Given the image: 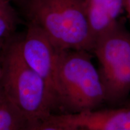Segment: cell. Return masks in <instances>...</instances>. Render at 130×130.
<instances>
[{
	"label": "cell",
	"mask_w": 130,
	"mask_h": 130,
	"mask_svg": "<svg viewBox=\"0 0 130 130\" xmlns=\"http://www.w3.org/2000/svg\"><path fill=\"white\" fill-rule=\"evenodd\" d=\"M21 37L6 40L1 57V83L6 100L26 122L46 118L57 108L45 81L25 62L21 51Z\"/></svg>",
	"instance_id": "1"
},
{
	"label": "cell",
	"mask_w": 130,
	"mask_h": 130,
	"mask_svg": "<svg viewBox=\"0 0 130 130\" xmlns=\"http://www.w3.org/2000/svg\"><path fill=\"white\" fill-rule=\"evenodd\" d=\"M57 108L63 113L97 109L105 102L101 76L88 51L59 50L56 76Z\"/></svg>",
	"instance_id": "2"
},
{
	"label": "cell",
	"mask_w": 130,
	"mask_h": 130,
	"mask_svg": "<svg viewBox=\"0 0 130 130\" xmlns=\"http://www.w3.org/2000/svg\"><path fill=\"white\" fill-rule=\"evenodd\" d=\"M24 10L28 22L40 27L58 50H93L84 0H27Z\"/></svg>",
	"instance_id": "3"
},
{
	"label": "cell",
	"mask_w": 130,
	"mask_h": 130,
	"mask_svg": "<svg viewBox=\"0 0 130 130\" xmlns=\"http://www.w3.org/2000/svg\"><path fill=\"white\" fill-rule=\"evenodd\" d=\"M92 52L100 64L105 102L121 101L130 92V32L118 21L96 39Z\"/></svg>",
	"instance_id": "4"
},
{
	"label": "cell",
	"mask_w": 130,
	"mask_h": 130,
	"mask_svg": "<svg viewBox=\"0 0 130 130\" xmlns=\"http://www.w3.org/2000/svg\"><path fill=\"white\" fill-rule=\"evenodd\" d=\"M20 45L24 60L45 81L56 103V76L59 50L40 27L31 22L21 37Z\"/></svg>",
	"instance_id": "5"
},
{
	"label": "cell",
	"mask_w": 130,
	"mask_h": 130,
	"mask_svg": "<svg viewBox=\"0 0 130 130\" xmlns=\"http://www.w3.org/2000/svg\"><path fill=\"white\" fill-rule=\"evenodd\" d=\"M54 115L62 122L86 130H130V108Z\"/></svg>",
	"instance_id": "6"
},
{
	"label": "cell",
	"mask_w": 130,
	"mask_h": 130,
	"mask_svg": "<svg viewBox=\"0 0 130 130\" xmlns=\"http://www.w3.org/2000/svg\"><path fill=\"white\" fill-rule=\"evenodd\" d=\"M91 33L96 39L115 25L124 9L123 0H84Z\"/></svg>",
	"instance_id": "7"
},
{
	"label": "cell",
	"mask_w": 130,
	"mask_h": 130,
	"mask_svg": "<svg viewBox=\"0 0 130 130\" xmlns=\"http://www.w3.org/2000/svg\"><path fill=\"white\" fill-rule=\"evenodd\" d=\"M18 18L10 0H0V39L6 40L14 35Z\"/></svg>",
	"instance_id": "8"
},
{
	"label": "cell",
	"mask_w": 130,
	"mask_h": 130,
	"mask_svg": "<svg viewBox=\"0 0 130 130\" xmlns=\"http://www.w3.org/2000/svg\"><path fill=\"white\" fill-rule=\"evenodd\" d=\"M25 122L21 114L7 101L0 104V130H20Z\"/></svg>",
	"instance_id": "9"
},
{
	"label": "cell",
	"mask_w": 130,
	"mask_h": 130,
	"mask_svg": "<svg viewBox=\"0 0 130 130\" xmlns=\"http://www.w3.org/2000/svg\"><path fill=\"white\" fill-rule=\"evenodd\" d=\"M20 130H81V128L62 122L54 114L36 121L26 122Z\"/></svg>",
	"instance_id": "10"
},
{
	"label": "cell",
	"mask_w": 130,
	"mask_h": 130,
	"mask_svg": "<svg viewBox=\"0 0 130 130\" xmlns=\"http://www.w3.org/2000/svg\"><path fill=\"white\" fill-rule=\"evenodd\" d=\"M124 2V9L128 13V15L130 19V0H123Z\"/></svg>",
	"instance_id": "11"
},
{
	"label": "cell",
	"mask_w": 130,
	"mask_h": 130,
	"mask_svg": "<svg viewBox=\"0 0 130 130\" xmlns=\"http://www.w3.org/2000/svg\"><path fill=\"white\" fill-rule=\"evenodd\" d=\"M5 100H6V98H5L4 93H3L2 86H1V76H0V104L2 103L3 102H4Z\"/></svg>",
	"instance_id": "12"
},
{
	"label": "cell",
	"mask_w": 130,
	"mask_h": 130,
	"mask_svg": "<svg viewBox=\"0 0 130 130\" xmlns=\"http://www.w3.org/2000/svg\"><path fill=\"white\" fill-rule=\"evenodd\" d=\"M5 42H6V40L1 39H0V58L1 57V54H2L3 48H4Z\"/></svg>",
	"instance_id": "13"
},
{
	"label": "cell",
	"mask_w": 130,
	"mask_h": 130,
	"mask_svg": "<svg viewBox=\"0 0 130 130\" xmlns=\"http://www.w3.org/2000/svg\"><path fill=\"white\" fill-rule=\"evenodd\" d=\"M0 76H1V58H0Z\"/></svg>",
	"instance_id": "14"
},
{
	"label": "cell",
	"mask_w": 130,
	"mask_h": 130,
	"mask_svg": "<svg viewBox=\"0 0 130 130\" xmlns=\"http://www.w3.org/2000/svg\"><path fill=\"white\" fill-rule=\"evenodd\" d=\"M81 130H86V129H82V128H81Z\"/></svg>",
	"instance_id": "15"
},
{
	"label": "cell",
	"mask_w": 130,
	"mask_h": 130,
	"mask_svg": "<svg viewBox=\"0 0 130 130\" xmlns=\"http://www.w3.org/2000/svg\"><path fill=\"white\" fill-rule=\"evenodd\" d=\"M10 1H13V0H10Z\"/></svg>",
	"instance_id": "16"
},
{
	"label": "cell",
	"mask_w": 130,
	"mask_h": 130,
	"mask_svg": "<svg viewBox=\"0 0 130 130\" xmlns=\"http://www.w3.org/2000/svg\"></svg>",
	"instance_id": "17"
}]
</instances>
